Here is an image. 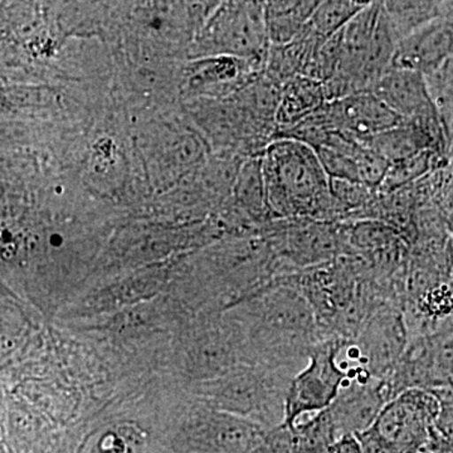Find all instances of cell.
Segmentation results:
<instances>
[{
	"mask_svg": "<svg viewBox=\"0 0 453 453\" xmlns=\"http://www.w3.org/2000/svg\"><path fill=\"white\" fill-rule=\"evenodd\" d=\"M440 402L431 389L411 388L386 404L372 427L399 453H418L436 425Z\"/></svg>",
	"mask_w": 453,
	"mask_h": 453,
	"instance_id": "5b68a950",
	"label": "cell"
},
{
	"mask_svg": "<svg viewBox=\"0 0 453 453\" xmlns=\"http://www.w3.org/2000/svg\"><path fill=\"white\" fill-rule=\"evenodd\" d=\"M283 228L282 256L292 271L321 266L349 252L342 222L290 219Z\"/></svg>",
	"mask_w": 453,
	"mask_h": 453,
	"instance_id": "52a82bcc",
	"label": "cell"
},
{
	"mask_svg": "<svg viewBox=\"0 0 453 453\" xmlns=\"http://www.w3.org/2000/svg\"><path fill=\"white\" fill-rule=\"evenodd\" d=\"M351 2H353L357 8L365 9L371 7L372 4H374L377 0H351Z\"/></svg>",
	"mask_w": 453,
	"mask_h": 453,
	"instance_id": "cb8c5ba5",
	"label": "cell"
},
{
	"mask_svg": "<svg viewBox=\"0 0 453 453\" xmlns=\"http://www.w3.org/2000/svg\"><path fill=\"white\" fill-rule=\"evenodd\" d=\"M327 453H365L356 434L340 437L330 446Z\"/></svg>",
	"mask_w": 453,
	"mask_h": 453,
	"instance_id": "603a6c76",
	"label": "cell"
},
{
	"mask_svg": "<svg viewBox=\"0 0 453 453\" xmlns=\"http://www.w3.org/2000/svg\"><path fill=\"white\" fill-rule=\"evenodd\" d=\"M326 109L340 133L356 140H365L404 121L372 91L327 101Z\"/></svg>",
	"mask_w": 453,
	"mask_h": 453,
	"instance_id": "ba28073f",
	"label": "cell"
},
{
	"mask_svg": "<svg viewBox=\"0 0 453 453\" xmlns=\"http://www.w3.org/2000/svg\"><path fill=\"white\" fill-rule=\"evenodd\" d=\"M288 427L291 428L296 453H327L330 446L339 440L329 408L306 414Z\"/></svg>",
	"mask_w": 453,
	"mask_h": 453,
	"instance_id": "4fadbf2b",
	"label": "cell"
},
{
	"mask_svg": "<svg viewBox=\"0 0 453 453\" xmlns=\"http://www.w3.org/2000/svg\"><path fill=\"white\" fill-rule=\"evenodd\" d=\"M426 80L442 130L446 150L453 153V56L436 70L426 74Z\"/></svg>",
	"mask_w": 453,
	"mask_h": 453,
	"instance_id": "5bb4252c",
	"label": "cell"
},
{
	"mask_svg": "<svg viewBox=\"0 0 453 453\" xmlns=\"http://www.w3.org/2000/svg\"><path fill=\"white\" fill-rule=\"evenodd\" d=\"M434 151H422L407 159L390 164L387 177L380 188V192L390 193L398 190L414 179L421 177L429 168Z\"/></svg>",
	"mask_w": 453,
	"mask_h": 453,
	"instance_id": "e0dca14e",
	"label": "cell"
},
{
	"mask_svg": "<svg viewBox=\"0 0 453 453\" xmlns=\"http://www.w3.org/2000/svg\"><path fill=\"white\" fill-rule=\"evenodd\" d=\"M371 91L404 120L438 119L425 74L390 67Z\"/></svg>",
	"mask_w": 453,
	"mask_h": 453,
	"instance_id": "8fae6325",
	"label": "cell"
},
{
	"mask_svg": "<svg viewBox=\"0 0 453 453\" xmlns=\"http://www.w3.org/2000/svg\"><path fill=\"white\" fill-rule=\"evenodd\" d=\"M357 437L365 453H399L372 426Z\"/></svg>",
	"mask_w": 453,
	"mask_h": 453,
	"instance_id": "44dd1931",
	"label": "cell"
},
{
	"mask_svg": "<svg viewBox=\"0 0 453 453\" xmlns=\"http://www.w3.org/2000/svg\"><path fill=\"white\" fill-rule=\"evenodd\" d=\"M431 390L440 402V413L434 427L443 436L453 441V387H441Z\"/></svg>",
	"mask_w": 453,
	"mask_h": 453,
	"instance_id": "d6986e66",
	"label": "cell"
},
{
	"mask_svg": "<svg viewBox=\"0 0 453 453\" xmlns=\"http://www.w3.org/2000/svg\"><path fill=\"white\" fill-rule=\"evenodd\" d=\"M360 11L363 9L351 0H321L310 16V31L321 40H327L344 28Z\"/></svg>",
	"mask_w": 453,
	"mask_h": 453,
	"instance_id": "2e32d148",
	"label": "cell"
},
{
	"mask_svg": "<svg viewBox=\"0 0 453 453\" xmlns=\"http://www.w3.org/2000/svg\"><path fill=\"white\" fill-rule=\"evenodd\" d=\"M418 453H432V452H429V451H426V449H423V451H421V452H418Z\"/></svg>",
	"mask_w": 453,
	"mask_h": 453,
	"instance_id": "d4e9b609",
	"label": "cell"
},
{
	"mask_svg": "<svg viewBox=\"0 0 453 453\" xmlns=\"http://www.w3.org/2000/svg\"><path fill=\"white\" fill-rule=\"evenodd\" d=\"M425 449L432 453H453V441L443 436L436 427H434Z\"/></svg>",
	"mask_w": 453,
	"mask_h": 453,
	"instance_id": "7402d4cb",
	"label": "cell"
},
{
	"mask_svg": "<svg viewBox=\"0 0 453 453\" xmlns=\"http://www.w3.org/2000/svg\"><path fill=\"white\" fill-rule=\"evenodd\" d=\"M392 399L386 378L372 377L363 366H349L347 380L329 407L339 438L371 428Z\"/></svg>",
	"mask_w": 453,
	"mask_h": 453,
	"instance_id": "8992f818",
	"label": "cell"
},
{
	"mask_svg": "<svg viewBox=\"0 0 453 453\" xmlns=\"http://www.w3.org/2000/svg\"><path fill=\"white\" fill-rule=\"evenodd\" d=\"M270 211L283 219L338 222L330 178L312 146L277 138L262 157Z\"/></svg>",
	"mask_w": 453,
	"mask_h": 453,
	"instance_id": "6da1fadb",
	"label": "cell"
},
{
	"mask_svg": "<svg viewBox=\"0 0 453 453\" xmlns=\"http://www.w3.org/2000/svg\"><path fill=\"white\" fill-rule=\"evenodd\" d=\"M404 309L405 303L398 300L375 303L357 338L344 348L350 366H363L377 378L392 374L410 342Z\"/></svg>",
	"mask_w": 453,
	"mask_h": 453,
	"instance_id": "3957f363",
	"label": "cell"
},
{
	"mask_svg": "<svg viewBox=\"0 0 453 453\" xmlns=\"http://www.w3.org/2000/svg\"><path fill=\"white\" fill-rule=\"evenodd\" d=\"M324 82L308 76L292 77L282 85L277 107V131L288 129L323 109L327 103Z\"/></svg>",
	"mask_w": 453,
	"mask_h": 453,
	"instance_id": "7c38bea8",
	"label": "cell"
},
{
	"mask_svg": "<svg viewBox=\"0 0 453 453\" xmlns=\"http://www.w3.org/2000/svg\"><path fill=\"white\" fill-rule=\"evenodd\" d=\"M348 342L342 339H324L312 347L308 365L292 378L288 387L283 425H294L301 417L320 412L332 405L347 380V372L340 366L339 357Z\"/></svg>",
	"mask_w": 453,
	"mask_h": 453,
	"instance_id": "277c9868",
	"label": "cell"
},
{
	"mask_svg": "<svg viewBox=\"0 0 453 453\" xmlns=\"http://www.w3.org/2000/svg\"><path fill=\"white\" fill-rule=\"evenodd\" d=\"M266 14L258 0H225L196 35L198 58L234 56L259 65L267 61Z\"/></svg>",
	"mask_w": 453,
	"mask_h": 453,
	"instance_id": "7a4b0ae2",
	"label": "cell"
},
{
	"mask_svg": "<svg viewBox=\"0 0 453 453\" xmlns=\"http://www.w3.org/2000/svg\"><path fill=\"white\" fill-rule=\"evenodd\" d=\"M225 0H186L188 22L193 31H201Z\"/></svg>",
	"mask_w": 453,
	"mask_h": 453,
	"instance_id": "ffe728a7",
	"label": "cell"
},
{
	"mask_svg": "<svg viewBox=\"0 0 453 453\" xmlns=\"http://www.w3.org/2000/svg\"><path fill=\"white\" fill-rule=\"evenodd\" d=\"M451 56L453 26L442 20H434L398 40L390 67L416 71L426 76Z\"/></svg>",
	"mask_w": 453,
	"mask_h": 453,
	"instance_id": "30bf717a",
	"label": "cell"
},
{
	"mask_svg": "<svg viewBox=\"0 0 453 453\" xmlns=\"http://www.w3.org/2000/svg\"><path fill=\"white\" fill-rule=\"evenodd\" d=\"M440 0H388V12L403 20L425 25L422 18L431 13Z\"/></svg>",
	"mask_w": 453,
	"mask_h": 453,
	"instance_id": "ac0fdd59",
	"label": "cell"
},
{
	"mask_svg": "<svg viewBox=\"0 0 453 453\" xmlns=\"http://www.w3.org/2000/svg\"><path fill=\"white\" fill-rule=\"evenodd\" d=\"M261 65L234 56L201 57L190 67L187 92L198 96L229 97L257 77Z\"/></svg>",
	"mask_w": 453,
	"mask_h": 453,
	"instance_id": "9c48e42d",
	"label": "cell"
},
{
	"mask_svg": "<svg viewBox=\"0 0 453 453\" xmlns=\"http://www.w3.org/2000/svg\"><path fill=\"white\" fill-rule=\"evenodd\" d=\"M235 180V193L244 210L252 216H262L266 208L270 211L262 170V157L250 159L244 163Z\"/></svg>",
	"mask_w": 453,
	"mask_h": 453,
	"instance_id": "9a60e30c",
	"label": "cell"
}]
</instances>
